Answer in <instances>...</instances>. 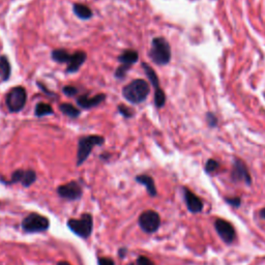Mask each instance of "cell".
I'll list each match as a JSON object with an SVG mask.
<instances>
[{
  "mask_svg": "<svg viewBox=\"0 0 265 265\" xmlns=\"http://www.w3.org/2000/svg\"><path fill=\"white\" fill-rule=\"evenodd\" d=\"M183 198L190 212L199 213L202 212L203 210L202 200L197 195H195L192 191H190L187 188H183Z\"/></svg>",
  "mask_w": 265,
  "mask_h": 265,
  "instance_id": "12",
  "label": "cell"
},
{
  "mask_svg": "<svg viewBox=\"0 0 265 265\" xmlns=\"http://www.w3.org/2000/svg\"><path fill=\"white\" fill-rule=\"evenodd\" d=\"M87 58V54L84 51H77L71 55V58L67 62L66 72L67 73H76L79 68L83 65Z\"/></svg>",
  "mask_w": 265,
  "mask_h": 265,
  "instance_id": "13",
  "label": "cell"
},
{
  "mask_svg": "<svg viewBox=\"0 0 265 265\" xmlns=\"http://www.w3.org/2000/svg\"><path fill=\"white\" fill-rule=\"evenodd\" d=\"M207 122H209V124L211 126H215L216 125V117L214 116V115L212 113H209L207 114Z\"/></svg>",
  "mask_w": 265,
  "mask_h": 265,
  "instance_id": "31",
  "label": "cell"
},
{
  "mask_svg": "<svg viewBox=\"0 0 265 265\" xmlns=\"http://www.w3.org/2000/svg\"><path fill=\"white\" fill-rule=\"evenodd\" d=\"M73 10L75 15L81 20H89L94 16V13L89 6L82 3H75L73 6Z\"/></svg>",
  "mask_w": 265,
  "mask_h": 265,
  "instance_id": "17",
  "label": "cell"
},
{
  "mask_svg": "<svg viewBox=\"0 0 265 265\" xmlns=\"http://www.w3.org/2000/svg\"><path fill=\"white\" fill-rule=\"evenodd\" d=\"M57 195H58L61 199L67 201H77L81 199L83 196V189L81 183L79 181L73 180L65 184H61V186L57 188Z\"/></svg>",
  "mask_w": 265,
  "mask_h": 265,
  "instance_id": "8",
  "label": "cell"
},
{
  "mask_svg": "<svg viewBox=\"0 0 265 265\" xmlns=\"http://www.w3.org/2000/svg\"><path fill=\"white\" fill-rule=\"evenodd\" d=\"M66 226L75 235L87 239L94 231V216L91 213H83L80 218H68Z\"/></svg>",
  "mask_w": 265,
  "mask_h": 265,
  "instance_id": "4",
  "label": "cell"
},
{
  "mask_svg": "<svg viewBox=\"0 0 265 265\" xmlns=\"http://www.w3.org/2000/svg\"><path fill=\"white\" fill-rule=\"evenodd\" d=\"M21 228L26 233H42L50 228V220L43 214L31 212L27 214L21 222Z\"/></svg>",
  "mask_w": 265,
  "mask_h": 265,
  "instance_id": "5",
  "label": "cell"
},
{
  "mask_svg": "<svg viewBox=\"0 0 265 265\" xmlns=\"http://www.w3.org/2000/svg\"><path fill=\"white\" fill-rule=\"evenodd\" d=\"M27 102V92L24 87L17 86L11 89L5 98V104L11 113L20 112L25 107Z\"/></svg>",
  "mask_w": 265,
  "mask_h": 265,
  "instance_id": "6",
  "label": "cell"
},
{
  "mask_svg": "<svg viewBox=\"0 0 265 265\" xmlns=\"http://www.w3.org/2000/svg\"><path fill=\"white\" fill-rule=\"evenodd\" d=\"M129 70H130V66L120 64L116 68V72H115V77L118 78V79H123L126 76V73L129 72Z\"/></svg>",
  "mask_w": 265,
  "mask_h": 265,
  "instance_id": "26",
  "label": "cell"
},
{
  "mask_svg": "<svg viewBox=\"0 0 265 265\" xmlns=\"http://www.w3.org/2000/svg\"><path fill=\"white\" fill-rule=\"evenodd\" d=\"M226 202L231 205L233 207H235V209H237V207L240 206L241 204V199L239 197H234V198H226Z\"/></svg>",
  "mask_w": 265,
  "mask_h": 265,
  "instance_id": "30",
  "label": "cell"
},
{
  "mask_svg": "<svg viewBox=\"0 0 265 265\" xmlns=\"http://www.w3.org/2000/svg\"><path fill=\"white\" fill-rule=\"evenodd\" d=\"M128 253H129V250L126 249V248H119L118 252H117V254H118V257L121 258V259H124L125 256L128 255Z\"/></svg>",
  "mask_w": 265,
  "mask_h": 265,
  "instance_id": "32",
  "label": "cell"
},
{
  "mask_svg": "<svg viewBox=\"0 0 265 265\" xmlns=\"http://www.w3.org/2000/svg\"><path fill=\"white\" fill-rule=\"evenodd\" d=\"M231 177L234 182H245L247 186H251L252 183V178L246 164L238 159H234Z\"/></svg>",
  "mask_w": 265,
  "mask_h": 265,
  "instance_id": "11",
  "label": "cell"
},
{
  "mask_svg": "<svg viewBox=\"0 0 265 265\" xmlns=\"http://www.w3.org/2000/svg\"><path fill=\"white\" fill-rule=\"evenodd\" d=\"M148 56L158 65L168 64L171 60V48L168 41L164 38L154 39Z\"/></svg>",
  "mask_w": 265,
  "mask_h": 265,
  "instance_id": "2",
  "label": "cell"
},
{
  "mask_svg": "<svg viewBox=\"0 0 265 265\" xmlns=\"http://www.w3.org/2000/svg\"><path fill=\"white\" fill-rule=\"evenodd\" d=\"M135 180L142 184L143 187H145L147 193L149 194V196H152V197H156L158 195V191H157V187H156V183L155 180L152 176H149L147 174H141V175H138L136 176Z\"/></svg>",
  "mask_w": 265,
  "mask_h": 265,
  "instance_id": "15",
  "label": "cell"
},
{
  "mask_svg": "<svg viewBox=\"0 0 265 265\" xmlns=\"http://www.w3.org/2000/svg\"><path fill=\"white\" fill-rule=\"evenodd\" d=\"M11 74L10 63L7 59V57L2 55L0 56V78L2 81H7Z\"/></svg>",
  "mask_w": 265,
  "mask_h": 265,
  "instance_id": "18",
  "label": "cell"
},
{
  "mask_svg": "<svg viewBox=\"0 0 265 265\" xmlns=\"http://www.w3.org/2000/svg\"><path fill=\"white\" fill-rule=\"evenodd\" d=\"M99 265H115V261L109 257H100L98 259Z\"/></svg>",
  "mask_w": 265,
  "mask_h": 265,
  "instance_id": "29",
  "label": "cell"
},
{
  "mask_svg": "<svg viewBox=\"0 0 265 265\" xmlns=\"http://www.w3.org/2000/svg\"><path fill=\"white\" fill-rule=\"evenodd\" d=\"M63 94L67 97H74L78 94V89L74 86H70V85H67V86H64L63 87Z\"/></svg>",
  "mask_w": 265,
  "mask_h": 265,
  "instance_id": "27",
  "label": "cell"
},
{
  "mask_svg": "<svg viewBox=\"0 0 265 265\" xmlns=\"http://www.w3.org/2000/svg\"><path fill=\"white\" fill-rule=\"evenodd\" d=\"M166 103V95L163 89H158L155 91V104L158 108L164 107Z\"/></svg>",
  "mask_w": 265,
  "mask_h": 265,
  "instance_id": "23",
  "label": "cell"
},
{
  "mask_svg": "<svg viewBox=\"0 0 265 265\" xmlns=\"http://www.w3.org/2000/svg\"><path fill=\"white\" fill-rule=\"evenodd\" d=\"M138 59H139V55H138V52L135 50H125L122 52L121 55H119L118 57V61L120 62V64L122 65H126V66H132L133 64H135Z\"/></svg>",
  "mask_w": 265,
  "mask_h": 265,
  "instance_id": "16",
  "label": "cell"
},
{
  "mask_svg": "<svg viewBox=\"0 0 265 265\" xmlns=\"http://www.w3.org/2000/svg\"><path fill=\"white\" fill-rule=\"evenodd\" d=\"M214 228L216 230L218 236L221 237V239L225 244L230 245L235 240L236 232L232 224H230L229 222L223 220V218H217V220L214 222Z\"/></svg>",
  "mask_w": 265,
  "mask_h": 265,
  "instance_id": "10",
  "label": "cell"
},
{
  "mask_svg": "<svg viewBox=\"0 0 265 265\" xmlns=\"http://www.w3.org/2000/svg\"><path fill=\"white\" fill-rule=\"evenodd\" d=\"M136 265H155V263L146 256H139L136 260Z\"/></svg>",
  "mask_w": 265,
  "mask_h": 265,
  "instance_id": "28",
  "label": "cell"
},
{
  "mask_svg": "<svg viewBox=\"0 0 265 265\" xmlns=\"http://www.w3.org/2000/svg\"><path fill=\"white\" fill-rule=\"evenodd\" d=\"M151 92L148 83L143 79H136L122 89L123 98L132 104L143 103Z\"/></svg>",
  "mask_w": 265,
  "mask_h": 265,
  "instance_id": "1",
  "label": "cell"
},
{
  "mask_svg": "<svg viewBox=\"0 0 265 265\" xmlns=\"http://www.w3.org/2000/svg\"><path fill=\"white\" fill-rule=\"evenodd\" d=\"M59 110L64 115H66V116L71 118H77L80 115V110L76 108L74 105H72V104H68V103L61 104V105L59 106Z\"/></svg>",
  "mask_w": 265,
  "mask_h": 265,
  "instance_id": "20",
  "label": "cell"
},
{
  "mask_svg": "<svg viewBox=\"0 0 265 265\" xmlns=\"http://www.w3.org/2000/svg\"><path fill=\"white\" fill-rule=\"evenodd\" d=\"M138 224H139V227L143 232L153 234L157 232L160 227V216L157 212L148 210L139 215Z\"/></svg>",
  "mask_w": 265,
  "mask_h": 265,
  "instance_id": "7",
  "label": "cell"
},
{
  "mask_svg": "<svg viewBox=\"0 0 265 265\" xmlns=\"http://www.w3.org/2000/svg\"><path fill=\"white\" fill-rule=\"evenodd\" d=\"M260 216H261L262 218H264V220H265V209H262V210L260 211Z\"/></svg>",
  "mask_w": 265,
  "mask_h": 265,
  "instance_id": "33",
  "label": "cell"
},
{
  "mask_svg": "<svg viewBox=\"0 0 265 265\" xmlns=\"http://www.w3.org/2000/svg\"><path fill=\"white\" fill-rule=\"evenodd\" d=\"M51 56L52 59L58 63H67L71 58V54H68L65 50L62 49H57L52 51Z\"/></svg>",
  "mask_w": 265,
  "mask_h": 265,
  "instance_id": "21",
  "label": "cell"
},
{
  "mask_svg": "<svg viewBox=\"0 0 265 265\" xmlns=\"http://www.w3.org/2000/svg\"><path fill=\"white\" fill-rule=\"evenodd\" d=\"M131 265H132V264H131Z\"/></svg>",
  "mask_w": 265,
  "mask_h": 265,
  "instance_id": "35",
  "label": "cell"
},
{
  "mask_svg": "<svg viewBox=\"0 0 265 265\" xmlns=\"http://www.w3.org/2000/svg\"><path fill=\"white\" fill-rule=\"evenodd\" d=\"M37 172L32 169H18L13 172L9 183H21L24 188H29L37 181Z\"/></svg>",
  "mask_w": 265,
  "mask_h": 265,
  "instance_id": "9",
  "label": "cell"
},
{
  "mask_svg": "<svg viewBox=\"0 0 265 265\" xmlns=\"http://www.w3.org/2000/svg\"><path fill=\"white\" fill-rule=\"evenodd\" d=\"M142 66L144 68V71H145V74H146L147 78L149 79V81H151L152 85L155 87V90L159 89V81L158 75L154 71V68L151 65H148L147 63H143Z\"/></svg>",
  "mask_w": 265,
  "mask_h": 265,
  "instance_id": "19",
  "label": "cell"
},
{
  "mask_svg": "<svg viewBox=\"0 0 265 265\" xmlns=\"http://www.w3.org/2000/svg\"><path fill=\"white\" fill-rule=\"evenodd\" d=\"M105 143V138L100 135H89L80 138L77 151V166H81L89 158L92 149Z\"/></svg>",
  "mask_w": 265,
  "mask_h": 265,
  "instance_id": "3",
  "label": "cell"
},
{
  "mask_svg": "<svg viewBox=\"0 0 265 265\" xmlns=\"http://www.w3.org/2000/svg\"><path fill=\"white\" fill-rule=\"evenodd\" d=\"M57 265H71V264L66 261H59L58 263H57Z\"/></svg>",
  "mask_w": 265,
  "mask_h": 265,
  "instance_id": "34",
  "label": "cell"
},
{
  "mask_svg": "<svg viewBox=\"0 0 265 265\" xmlns=\"http://www.w3.org/2000/svg\"><path fill=\"white\" fill-rule=\"evenodd\" d=\"M117 109H118V112L122 115L123 117H125V118H131V117H133L134 111H133L131 108H129L128 106L119 105V106L117 107Z\"/></svg>",
  "mask_w": 265,
  "mask_h": 265,
  "instance_id": "25",
  "label": "cell"
},
{
  "mask_svg": "<svg viewBox=\"0 0 265 265\" xmlns=\"http://www.w3.org/2000/svg\"><path fill=\"white\" fill-rule=\"evenodd\" d=\"M218 167H220V164H218L215 159H209L206 162V165H205V171L207 172V173H213V172H215Z\"/></svg>",
  "mask_w": 265,
  "mask_h": 265,
  "instance_id": "24",
  "label": "cell"
},
{
  "mask_svg": "<svg viewBox=\"0 0 265 265\" xmlns=\"http://www.w3.org/2000/svg\"><path fill=\"white\" fill-rule=\"evenodd\" d=\"M105 99H106V95H104V94H99L94 98H89L87 95H84L77 100V103H78V105L83 109H90L96 106H99L102 102L105 101Z\"/></svg>",
  "mask_w": 265,
  "mask_h": 265,
  "instance_id": "14",
  "label": "cell"
},
{
  "mask_svg": "<svg viewBox=\"0 0 265 265\" xmlns=\"http://www.w3.org/2000/svg\"><path fill=\"white\" fill-rule=\"evenodd\" d=\"M34 114L38 117H43V116H47V115L53 114V108L48 105V104L45 103H39L37 104L36 108H34Z\"/></svg>",
  "mask_w": 265,
  "mask_h": 265,
  "instance_id": "22",
  "label": "cell"
}]
</instances>
